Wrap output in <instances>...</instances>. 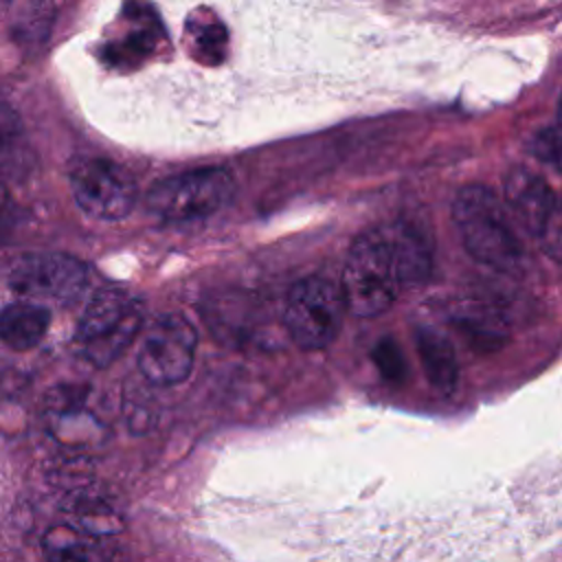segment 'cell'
I'll list each match as a JSON object with an SVG mask.
<instances>
[{"label":"cell","instance_id":"1","mask_svg":"<svg viewBox=\"0 0 562 562\" xmlns=\"http://www.w3.org/2000/svg\"><path fill=\"white\" fill-rule=\"evenodd\" d=\"M452 220L465 250L498 272L514 274L522 268V246L507 217L505 204L483 184H465L454 193Z\"/></svg>","mask_w":562,"mask_h":562},{"label":"cell","instance_id":"2","mask_svg":"<svg viewBox=\"0 0 562 562\" xmlns=\"http://www.w3.org/2000/svg\"><path fill=\"white\" fill-rule=\"evenodd\" d=\"M340 288L358 318H373L395 303L404 283L389 228H369L353 239Z\"/></svg>","mask_w":562,"mask_h":562},{"label":"cell","instance_id":"3","mask_svg":"<svg viewBox=\"0 0 562 562\" xmlns=\"http://www.w3.org/2000/svg\"><path fill=\"white\" fill-rule=\"evenodd\" d=\"M140 323L143 305L134 294L123 288H101L77 323L75 349L86 362L110 367L134 342Z\"/></svg>","mask_w":562,"mask_h":562},{"label":"cell","instance_id":"4","mask_svg":"<svg viewBox=\"0 0 562 562\" xmlns=\"http://www.w3.org/2000/svg\"><path fill=\"white\" fill-rule=\"evenodd\" d=\"M235 195V180L224 167H202L158 180L145 204L162 222H198L220 213Z\"/></svg>","mask_w":562,"mask_h":562},{"label":"cell","instance_id":"5","mask_svg":"<svg viewBox=\"0 0 562 562\" xmlns=\"http://www.w3.org/2000/svg\"><path fill=\"white\" fill-rule=\"evenodd\" d=\"M7 283L20 301L35 305H75L90 285L88 268L64 252H22L9 270Z\"/></svg>","mask_w":562,"mask_h":562},{"label":"cell","instance_id":"6","mask_svg":"<svg viewBox=\"0 0 562 562\" xmlns=\"http://www.w3.org/2000/svg\"><path fill=\"white\" fill-rule=\"evenodd\" d=\"M345 312L349 310L338 283L323 277H307L288 292L283 325L301 349L316 351L334 342Z\"/></svg>","mask_w":562,"mask_h":562},{"label":"cell","instance_id":"7","mask_svg":"<svg viewBox=\"0 0 562 562\" xmlns=\"http://www.w3.org/2000/svg\"><path fill=\"white\" fill-rule=\"evenodd\" d=\"M68 184L77 206L94 220H123L136 202L134 178L110 158H77L68 169Z\"/></svg>","mask_w":562,"mask_h":562},{"label":"cell","instance_id":"8","mask_svg":"<svg viewBox=\"0 0 562 562\" xmlns=\"http://www.w3.org/2000/svg\"><path fill=\"white\" fill-rule=\"evenodd\" d=\"M198 334L193 325L178 316L156 318L143 334L138 347V369L145 380L158 386L182 382L193 367Z\"/></svg>","mask_w":562,"mask_h":562},{"label":"cell","instance_id":"9","mask_svg":"<svg viewBox=\"0 0 562 562\" xmlns=\"http://www.w3.org/2000/svg\"><path fill=\"white\" fill-rule=\"evenodd\" d=\"M503 195L514 220L529 235L542 237L558 202L549 182L527 167H512L503 180Z\"/></svg>","mask_w":562,"mask_h":562},{"label":"cell","instance_id":"10","mask_svg":"<svg viewBox=\"0 0 562 562\" xmlns=\"http://www.w3.org/2000/svg\"><path fill=\"white\" fill-rule=\"evenodd\" d=\"M393 250L397 257L404 285L424 283L432 268V239L426 226L419 222L400 220L389 226Z\"/></svg>","mask_w":562,"mask_h":562},{"label":"cell","instance_id":"11","mask_svg":"<svg viewBox=\"0 0 562 562\" xmlns=\"http://www.w3.org/2000/svg\"><path fill=\"white\" fill-rule=\"evenodd\" d=\"M48 430L66 446H88L99 439L103 426L72 391L53 395L48 404Z\"/></svg>","mask_w":562,"mask_h":562},{"label":"cell","instance_id":"12","mask_svg":"<svg viewBox=\"0 0 562 562\" xmlns=\"http://www.w3.org/2000/svg\"><path fill=\"white\" fill-rule=\"evenodd\" d=\"M415 342L428 382L441 393H452L459 382V362L448 336L435 327L422 325L415 334Z\"/></svg>","mask_w":562,"mask_h":562},{"label":"cell","instance_id":"13","mask_svg":"<svg viewBox=\"0 0 562 562\" xmlns=\"http://www.w3.org/2000/svg\"><path fill=\"white\" fill-rule=\"evenodd\" d=\"M48 562H108V547L101 538L72 525H53L42 538Z\"/></svg>","mask_w":562,"mask_h":562},{"label":"cell","instance_id":"14","mask_svg":"<svg viewBox=\"0 0 562 562\" xmlns=\"http://www.w3.org/2000/svg\"><path fill=\"white\" fill-rule=\"evenodd\" d=\"M50 325V310L44 305L15 301L2 310L0 334L7 347L15 351L33 349Z\"/></svg>","mask_w":562,"mask_h":562},{"label":"cell","instance_id":"15","mask_svg":"<svg viewBox=\"0 0 562 562\" xmlns=\"http://www.w3.org/2000/svg\"><path fill=\"white\" fill-rule=\"evenodd\" d=\"M459 325L465 331V336L476 345L479 349L492 351L505 345L509 329L498 312L492 307H472L459 316Z\"/></svg>","mask_w":562,"mask_h":562},{"label":"cell","instance_id":"16","mask_svg":"<svg viewBox=\"0 0 562 562\" xmlns=\"http://www.w3.org/2000/svg\"><path fill=\"white\" fill-rule=\"evenodd\" d=\"M70 512L75 516L77 527L90 536L103 538L123 529L119 514L105 501L81 496L70 505Z\"/></svg>","mask_w":562,"mask_h":562},{"label":"cell","instance_id":"17","mask_svg":"<svg viewBox=\"0 0 562 562\" xmlns=\"http://www.w3.org/2000/svg\"><path fill=\"white\" fill-rule=\"evenodd\" d=\"M529 151L544 165L562 173V125L553 123L538 130L529 140Z\"/></svg>","mask_w":562,"mask_h":562},{"label":"cell","instance_id":"18","mask_svg":"<svg viewBox=\"0 0 562 562\" xmlns=\"http://www.w3.org/2000/svg\"><path fill=\"white\" fill-rule=\"evenodd\" d=\"M373 360H375L378 369L382 371V375L386 380H402L404 378L406 362H404L397 345L391 338H384V340L378 342V347L373 349Z\"/></svg>","mask_w":562,"mask_h":562},{"label":"cell","instance_id":"19","mask_svg":"<svg viewBox=\"0 0 562 562\" xmlns=\"http://www.w3.org/2000/svg\"><path fill=\"white\" fill-rule=\"evenodd\" d=\"M540 239H542L544 252L553 261L562 263V193L558 195V202L553 206V213H551V217L547 222V228H544Z\"/></svg>","mask_w":562,"mask_h":562},{"label":"cell","instance_id":"20","mask_svg":"<svg viewBox=\"0 0 562 562\" xmlns=\"http://www.w3.org/2000/svg\"><path fill=\"white\" fill-rule=\"evenodd\" d=\"M558 123L562 125V97H560V105H558Z\"/></svg>","mask_w":562,"mask_h":562}]
</instances>
